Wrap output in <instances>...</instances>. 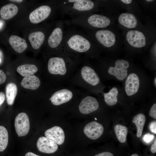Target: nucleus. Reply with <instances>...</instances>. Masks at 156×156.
<instances>
[{"label": "nucleus", "mask_w": 156, "mask_h": 156, "mask_svg": "<svg viewBox=\"0 0 156 156\" xmlns=\"http://www.w3.org/2000/svg\"><path fill=\"white\" fill-rule=\"evenodd\" d=\"M51 12V8L47 5H42L37 8L30 14L29 19L31 23H39L46 19Z\"/></svg>", "instance_id": "obj_11"}, {"label": "nucleus", "mask_w": 156, "mask_h": 156, "mask_svg": "<svg viewBox=\"0 0 156 156\" xmlns=\"http://www.w3.org/2000/svg\"><path fill=\"white\" fill-rule=\"evenodd\" d=\"M99 106V103L96 98L88 96L82 100L79 105V109L82 114H88L97 110Z\"/></svg>", "instance_id": "obj_8"}, {"label": "nucleus", "mask_w": 156, "mask_h": 156, "mask_svg": "<svg viewBox=\"0 0 156 156\" xmlns=\"http://www.w3.org/2000/svg\"><path fill=\"white\" fill-rule=\"evenodd\" d=\"M73 97L71 91L67 89H63L53 93L49 100L53 105H58L69 101Z\"/></svg>", "instance_id": "obj_12"}, {"label": "nucleus", "mask_w": 156, "mask_h": 156, "mask_svg": "<svg viewBox=\"0 0 156 156\" xmlns=\"http://www.w3.org/2000/svg\"><path fill=\"white\" fill-rule=\"evenodd\" d=\"M151 151L152 153H154L156 152V139L153 144L151 146Z\"/></svg>", "instance_id": "obj_35"}, {"label": "nucleus", "mask_w": 156, "mask_h": 156, "mask_svg": "<svg viewBox=\"0 0 156 156\" xmlns=\"http://www.w3.org/2000/svg\"><path fill=\"white\" fill-rule=\"evenodd\" d=\"M95 37L97 41L104 47L107 48L113 47L117 42L116 35L111 30H99L96 32Z\"/></svg>", "instance_id": "obj_4"}, {"label": "nucleus", "mask_w": 156, "mask_h": 156, "mask_svg": "<svg viewBox=\"0 0 156 156\" xmlns=\"http://www.w3.org/2000/svg\"><path fill=\"white\" fill-rule=\"evenodd\" d=\"M114 130L117 137L119 142L123 143L126 142L128 133L127 127L121 125H116L114 127Z\"/></svg>", "instance_id": "obj_27"}, {"label": "nucleus", "mask_w": 156, "mask_h": 156, "mask_svg": "<svg viewBox=\"0 0 156 156\" xmlns=\"http://www.w3.org/2000/svg\"><path fill=\"white\" fill-rule=\"evenodd\" d=\"M94 156H114V155L111 153L106 152L96 154Z\"/></svg>", "instance_id": "obj_33"}, {"label": "nucleus", "mask_w": 156, "mask_h": 156, "mask_svg": "<svg viewBox=\"0 0 156 156\" xmlns=\"http://www.w3.org/2000/svg\"><path fill=\"white\" fill-rule=\"evenodd\" d=\"M131 156H139L138 155L136 154H134L132 155Z\"/></svg>", "instance_id": "obj_41"}, {"label": "nucleus", "mask_w": 156, "mask_h": 156, "mask_svg": "<svg viewBox=\"0 0 156 156\" xmlns=\"http://www.w3.org/2000/svg\"><path fill=\"white\" fill-rule=\"evenodd\" d=\"M5 98V95L4 93L2 92H0V106L4 102Z\"/></svg>", "instance_id": "obj_34"}, {"label": "nucleus", "mask_w": 156, "mask_h": 156, "mask_svg": "<svg viewBox=\"0 0 156 156\" xmlns=\"http://www.w3.org/2000/svg\"><path fill=\"white\" fill-rule=\"evenodd\" d=\"M1 62H2L1 59L0 57V64L1 63Z\"/></svg>", "instance_id": "obj_44"}, {"label": "nucleus", "mask_w": 156, "mask_h": 156, "mask_svg": "<svg viewBox=\"0 0 156 156\" xmlns=\"http://www.w3.org/2000/svg\"><path fill=\"white\" fill-rule=\"evenodd\" d=\"M17 6L13 3H9L3 6L0 11L1 17L4 19L8 20L14 17L18 13Z\"/></svg>", "instance_id": "obj_19"}, {"label": "nucleus", "mask_w": 156, "mask_h": 156, "mask_svg": "<svg viewBox=\"0 0 156 156\" xmlns=\"http://www.w3.org/2000/svg\"><path fill=\"white\" fill-rule=\"evenodd\" d=\"M8 141V135L7 129L4 127L0 126V152L6 148Z\"/></svg>", "instance_id": "obj_28"}, {"label": "nucleus", "mask_w": 156, "mask_h": 156, "mask_svg": "<svg viewBox=\"0 0 156 156\" xmlns=\"http://www.w3.org/2000/svg\"><path fill=\"white\" fill-rule=\"evenodd\" d=\"M145 121V115L141 113L136 115L133 119L132 122L135 124L137 128L136 135L138 138L142 135Z\"/></svg>", "instance_id": "obj_25"}, {"label": "nucleus", "mask_w": 156, "mask_h": 156, "mask_svg": "<svg viewBox=\"0 0 156 156\" xmlns=\"http://www.w3.org/2000/svg\"><path fill=\"white\" fill-rule=\"evenodd\" d=\"M4 24V21L0 19V30L3 27Z\"/></svg>", "instance_id": "obj_38"}, {"label": "nucleus", "mask_w": 156, "mask_h": 156, "mask_svg": "<svg viewBox=\"0 0 156 156\" xmlns=\"http://www.w3.org/2000/svg\"><path fill=\"white\" fill-rule=\"evenodd\" d=\"M68 44L69 47L73 50L79 52H84L90 48L89 41L81 36L75 35L69 40Z\"/></svg>", "instance_id": "obj_6"}, {"label": "nucleus", "mask_w": 156, "mask_h": 156, "mask_svg": "<svg viewBox=\"0 0 156 156\" xmlns=\"http://www.w3.org/2000/svg\"><path fill=\"white\" fill-rule=\"evenodd\" d=\"M149 128L151 131L155 134H156V122H151L149 125Z\"/></svg>", "instance_id": "obj_31"}, {"label": "nucleus", "mask_w": 156, "mask_h": 156, "mask_svg": "<svg viewBox=\"0 0 156 156\" xmlns=\"http://www.w3.org/2000/svg\"><path fill=\"white\" fill-rule=\"evenodd\" d=\"M119 94L118 88L116 87H113L108 92L103 93L105 102L110 106L116 105L118 102V96Z\"/></svg>", "instance_id": "obj_22"}, {"label": "nucleus", "mask_w": 156, "mask_h": 156, "mask_svg": "<svg viewBox=\"0 0 156 156\" xmlns=\"http://www.w3.org/2000/svg\"><path fill=\"white\" fill-rule=\"evenodd\" d=\"M6 79L5 73L2 70H0V84L4 83Z\"/></svg>", "instance_id": "obj_32"}, {"label": "nucleus", "mask_w": 156, "mask_h": 156, "mask_svg": "<svg viewBox=\"0 0 156 156\" xmlns=\"http://www.w3.org/2000/svg\"><path fill=\"white\" fill-rule=\"evenodd\" d=\"M9 42L12 47L18 53L23 52L27 47L25 40L16 35L11 36L9 38Z\"/></svg>", "instance_id": "obj_17"}, {"label": "nucleus", "mask_w": 156, "mask_h": 156, "mask_svg": "<svg viewBox=\"0 0 156 156\" xmlns=\"http://www.w3.org/2000/svg\"><path fill=\"white\" fill-rule=\"evenodd\" d=\"M25 156H39L33 153L29 152L27 153L25 155Z\"/></svg>", "instance_id": "obj_37"}, {"label": "nucleus", "mask_w": 156, "mask_h": 156, "mask_svg": "<svg viewBox=\"0 0 156 156\" xmlns=\"http://www.w3.org/2000/svg\"><path fill=\"white\" fill-rule=\"evenodd\" d=\"M125 38L128 44L131 47L137 49L145 47L148 41L146 34L137 29L129 30L126 34Z\"/></svg>", "instance_id": "obj_2"}, {"label": "nucleus", "mask_w": 156, "mask_h": 156, "mask_svg": "<svg viewBox=\"0 0 156 156\" xmlns=\"http://www.w3.org/2000/svg\"><path fill=\"white\" fill-rule=\"evenodd\" d=\"M14 126L19 137L27 135L30 129V122L27 115L24 112L19 114L15 118Z\"/></svg>", "instance_id": "obj_5"}, {"label": "nucleus", "mask_w": 156, "mask_h": 156, "mask_svg": "<svg viewBox=\"0 0 156 156\" xmlns=\"http://www.w3.org/2000/svg\"><path fill=\"white\" fill-rule=\"evenodd\" d=\"M89 24L94 27L104 28L107 27L111 23V21L108 17L99 14H94L90 16L88 19Z\"/></svg>", "instance_id": "obj_16"}, {"label": "nucleus", "mask_w": 156, "mask_h": 156, "mask_svg": "<svg viewBox=\"0 0 156 156\" xmlns=\"http://www.w3.org/2000/svg\"><path fill=\"white\" fill-rule=\"evenodd\" d=\"M81 73L83 79L92 86H96L100 82V78L97 73L92 68L88 66L83 67Z\"/></svg>", "instance_id": "obj_13"}, {"label": "nucleus", "mask_w": 156, "mask_h": 156, "mask_svg": "<svg viewBox=\"0 0 156 156\" xmlns=\"http://www.w3.org/2000/svg\"><path fill=\"white\" fill-rule=\"evenodd\" d=\"M154 85L155 87H156V77H154Z\"/></svg>", "instance_id": "obj_39"}, {"label": "nucleus", "mask_w": 156, "mask_h": 156, "mask_svg": "<svg viewBox=\"0 0 156 156\" xmlns=\"http://www.w3.org/2000/svg\"><path fill=\"white\" fill-rule=\"evenodd\" d=\"M83 131L88 137L95 140L102 135L104 128L101 124L96 121H93L88 123L85 126Z\"/></svg>", "instance_id": "obj_10"}, {"label": "nucleus", "mask_w": 156, "mask_h": 156, "mask_svg": "<svg viewBox=\"0 0 156 156\" xmlns=\"http://www.w3.org/2000/svg\"><path fill=\"white\" fill-rule=\"evenodd\" d=\"M95 120H97V119L96 118H95Z\"/></svg>", "instance_id": "obj_45"}, {"label": "nucleus", "mask_w": 156, "mask_h": 156, "mask_svg": "<svg viewBox=\"0 0 156 156\" xmlns=\"http://www.w3.org/2000/svg\"><path fill=\"white\" fill-rule=\"evenodd\" d=\"M37 146L40 152L48 154L55 153L58 148L57 144L55 142L45 137L39 138L37 143Z\"/></svg>", "instance_id": "obj_9"}, {"label": "nucleus", "mask_w": 156, "mask_h": 156, "mask_svg": "<svg viewBox=\"0 0 156 156\" xmlns=\"http://www.w3.org/2000/svg\"><path fill=\"white\" fill-rule=\"evenodd\" d=\"M94 6V3L92 1L78 0L75 2L73 8L79 11H85L91 10Z\"/></svg>", "instance_id": "obj_26"}, {"label": "nucleus", "mask_w": 156, "mask_h": 156, "mask_svg": "<svg viewBox=\"0 0 156 156\" xmlns=\"http://www.w3.org/2000/svg\"><path fill=\"white\" fill-rule=\"evenodd\" d=\"M130 66L129 62L127 60L118 59L110 65L107 69V73L109 75L115 77L117 79L122 81L125 79L128 73Z\"/></svg>", "instance_id": "obj_1"}, {"label": "nucleus", "mask_w": 156, "mask_h": 156, "mask_svg": "<svg viewBox=\"0 0 156 156\" xmlns=\"http://www.w3.org/2000/svg\"><path fill=\"white\" fill-rule=\"evenodd\" d=\"M141 86V81L138 74L135 72L128 74L125 79L124 90L125 94L128 96L136 94Z\"/></svg>", "instance_id": "obj_3"}, {"label": "nucleus", "mask_w": 156, "mask_h": 156, "mask_svg": "<svg viewBox=\"0 0 156 156\" xmlns=\"http://www.w3.org/2000/svg\"><path fill=\"white\" fill-rule=\"evenodd\" d=\"M21 84L24 88L35 90L39 87L40 81L38 77L32 75L24 77L22 80Z\"/></svg>", "instance_id": "obj_18"}, {"label": "nucleus", "mask_w": 156, "mask_h": 156, "mask_svg": "<svg viewBox=\"0 0 156 156\" xmlns=\"http://www.w3.org/2000/svg\"><path fill=\"white\" fill-rule=\"evenodd\" d=\"M154 137V136L153 135L148 133L144 135L143 139L144 142L148 144L151 143L153 140Z\"/></svg>", "instance_id": "obj_29"}, {"label": "nucleus", "mask_w": 156, "mask_h": 156, "mask_svg": "<svg viewBox=\"0 0 156 156\" xmlns=\"http://www.w3.org/2000/svg\"><path fill=\"white\" fill-rule=\"evenodd\" d=\"M38 70L37 67L32 64H25L19 66L17 69V72L23 77L33 75Z\"/></svg>", "instance_id": "obj_24"}, {"label": "nucleus", "mask_w": 156, "mask_h": 156, "mask_svg": "<svg viewBox=\"0 0 156 156\" xmlns=\"http://www.w3.org/2000/svg\"><path fill=\"white\" fill-rule=\"evenodd\" d=\"M118 21L120 25L128 29H134L138 25L136 17L135 15L131 13H122L119 16Z\"/></svg>", "instance_id": "obj_15"}, {"label": "nucleus", "mask_w": 156, "mask_h": 156, "mask_svg": "<svg viewBox=\"0 0 156 156\" xmlns=\"http://www.w3.org/2000/svg\"><path fill=\"white\" fill-rule=\"evenodd\" d=\"M149 115L155 119H156V103L154 104L149 112Z\"/></svg>", "instance_id": "obj_30"}, {"label": "nucleus", "mask_w": 156, "mask_h": 156, "mask_svg": "<svg viewBox=\"0 0 156 156\" xmlns=\"http://www.w3.org/2000/svg\"><path fill=\"white\" fill-rule=\"evenodd\" d=\"M49 72L53 75H64L66 72V68L63 58L58 57L50 59L48 64Z\"/></svg>", "instance_id": "obj_7"}, {"label": "nucleus", "mask_w": 156, "mask_h": 156, "mask_svg": "<svg viewBox=\"0 0 156 156\" xmlns=\"http://www.w3.org/2000/svg\"><path fill=\"white\" fill-rule=\"evenodd\" d=\"M44 38V34L40 31L31 33L28 37L29 40L32 47L35 49L40 48L43 44Z\"/></svg>", "instance_id": "obj_20"}, {"label": "nucleus", "mask_w": 156, "mask_h": 156, "mask_svg": "<svg viewBox=\"0 0 156 156\" xmlns=\"http://www.w3.org/2000/svg\"><path fill=\"white\" fill-rule=\"evenodd\" d=\"M2 56V53L1 51H0V56Z\"/></svg>", "instance_id": "obj_43"}, {"label": "nucleus", "mask_w": 156, "mask_h": 156, "mask_svg": "<svg viewBox=\"0 0 156 156\" xmlns=\"http://www.w3.org/2000/svg\"><path fill=\"white\" fill-rule=\"evenodd\" d=\"M44 134L46 137L54 141L58 145L62 144L64 141V131L59 127L55 126L47 130Z\"/></svg>", "instance_id": "obj_14"}, {"label": "nucleus", "mask_w": 156, "mask_h": 156, "mask_svg": "<svg viewBox=\"0 0 156 156\" xmlns=\"http://www.w3.org/2000/svg\"><path fill=\"white\" fill-rule=\"evenodd\" d=\"M120 1L125 4H129L132 2L131 0H121Z\"/></svg>", "instance_id": "obj_36"}, {"label": "nucleus", "mask_w": 156, "mask_h": 156, "mask_svg": "<svg viewBox=\"0 0 156 156\" xmlns=\"http://www.w3.org/2000/svg\"><path fill=\"white\" fill-rule=\"evenodd\" d=\"M62 38V32L59 27L55 28L50 35L48 39V44L51 48L58 46L60 43Z\"/></svg>", "instance_id": "obj_21"}, {"label": "nucleus", "mask_w": 156, "mask_h": 156, "mask_svg": "<svg viewBox=\"0 0 156 156\" xmlns=\"http://www.w3.org/2000/svg\"><path fill=\"white\" fill-rule=\"evenodd\" d=\"M6 96L8 104L12 105L17 93V88L16 85L13 83L8 84L6 87Z\"/></svg>", "instance_id": "obj_23"}, {"label": "nucleus", "mask_w": 156, "mask_h": 156, "mask_svg": "<svg viewBox=\"0 0 156 156\" xmlns=\"http://www.w3.org/2000/svg\"><path fill=\"white\" fill-rule=\"evenodd\" d=\"M146 1L147 2H150L153 1L152 0H146Z\"/></svg>", "instance_id": "obj_42"}, {"label": "nucleus", "mask_w": 156, "mask_h": 156, "mask_svg": "<svg viewBox=\"0 0 156 156\" xmlns=\"http://www.w3.org/2000/svg\"><path fill=\"white\" fill-rule=\"evenodd\" d=\"M11 1H15L16 2H21L23 1V0H10Z\"/></svg>", "instance_id": "obj_40"}]
</instances>
